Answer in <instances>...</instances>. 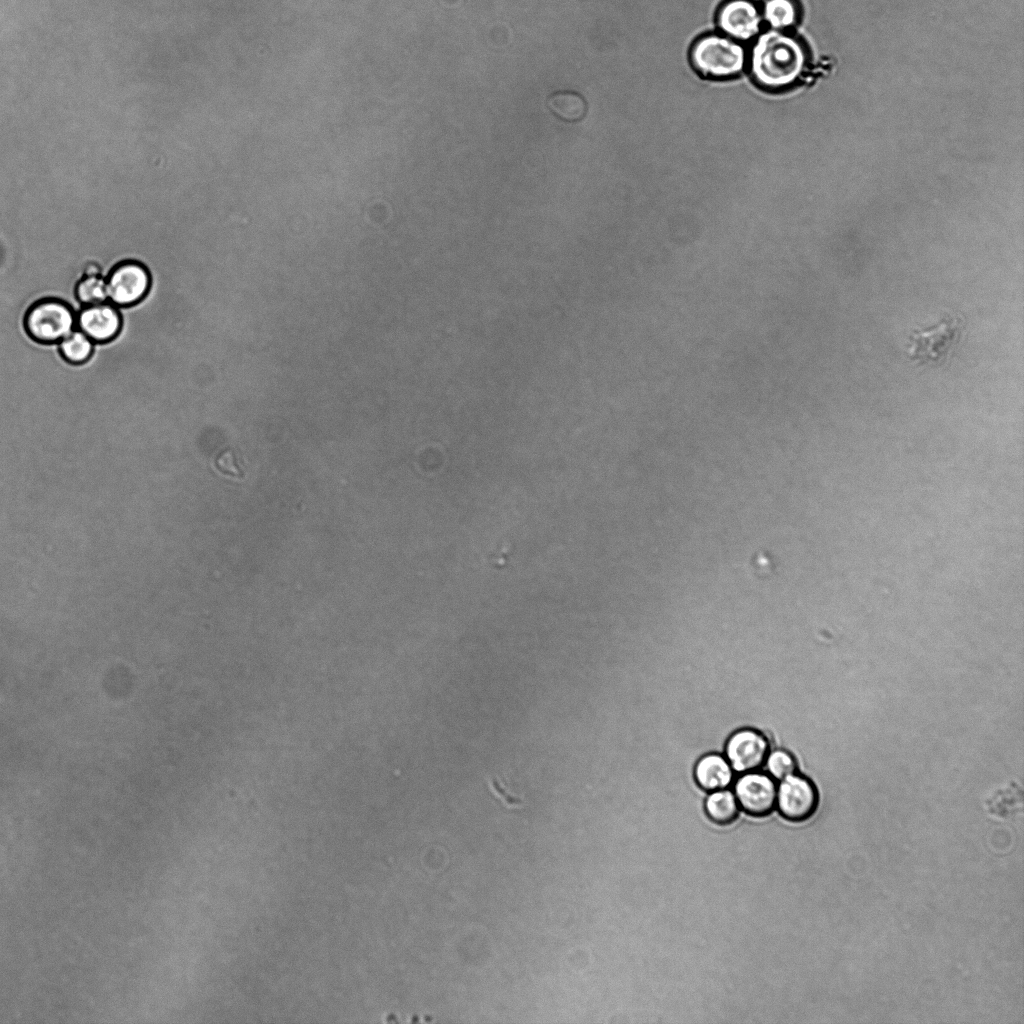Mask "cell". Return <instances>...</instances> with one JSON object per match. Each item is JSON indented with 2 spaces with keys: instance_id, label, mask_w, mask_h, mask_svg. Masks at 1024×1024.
I'll use <instances>...</instances> for the list:
<instances>
[{
  "instance_id": "cell-18",
  "label": "cell",
  "mask_w": 1024,
  "mask_h": 1024,
  "mask_svg": "<svg viewBox=\"0 0 1024 1024\" xmlns=\"http://www.w3.org/2000/svg\"><path fill=\"white\" fill-rule=\"evenodd\" d=\"M489 786H490L491 790L493 791V793H495L497 796H499L506 805H508V806H519V805L523 804V800L522 799H520L519 797L514 796V795L510 794L509 792H507V790L504 788V786L496 778H492L489 781Z\"/></svg>"
},
{
  "instance_id": "cell-15",
  "label": "cell",
  "mask_w": 1024,
  "mask_h": 1024,
  "mask_svg": "<svg viewBox=\"0 0 1024 1024\" xmlns=\"http://www.w3.org/2000/svg\"><path fill=\"white\" fill-rule=\"evenodd\" d=\"M75 296L84 305L108 301L105 278L100 275H85L75 286Z\"/></svg>"
},
{
  "instance_id": "cell-5",
  "label": "cell",
  "mask_w": 1024,
  "mask_h": 1024,
  "mask_svg": "<svg viewBox=\"0 0 1024 1024\" xmlns=\"http://www.w3.org/2000/svg\"><path fill=\"white\" fill-rule=\"evenodd\" d=\"M959 328L958 319L948 315L931 327L914 330L906 343L908 357L922 364L940 361L957 339Z\"/></svg>"
},
{
  "instance_id": "cell-7",
  "label": "cell",
  "mask_w": 1024,
  "mask_h": 1024,
  "mask_svg": "<svg viewBox=\"0 0 1024 1024\" xmlns=\"http://www.w3.org/2000/svg\"><path fill=\"white\" fill-rule=\"evenodd\" d=\"M734 789L739 807L749 815L766 816L776 806L777 786L770 775L746 772L737 779Z\"/></svg>"
},
{
  "instance_id": "cell-11",
  "label": "cell",
  "mask_w": 1024,
  "mask_h": 1024,
  "mask_svg": "<svg viewBox=\"0 0 1024 1024\" xmlns=\"http://www.w3.org/2000/svg\"><path fill=\"white\" fill-rule=\"evenodd\" d=\"M695 779L706 791L727 788L733 780V769L727 759L719 754H708L702 757L695 767Z\"/></svg>"
},
{
  "instance_id": "cell-9",
  "label": "cell",
  "mask_w": 1024,
  "mask_h": 1024,
  "mask_svg": "<svg viewBox=\"0 0 1024 1024\" xmlns=\"http://www.w3.org/2000/svg\"><path fill=\"white\" fill-rule=\"evenodd\" d=\"M76 326L94 343H107L120 333L122 316L110 301L84 305L76 315Z\"/></svg>"
},
{
  "instance_id": "cell-2",
  "label": "cell",
  "mask_w": 1024,
  "mask_h": 1024,
  "mask_svg": "<svg viewBox=\"0 0 1024 1024\" xmlns=\"http://www.w3.org/2000/svg\"><path fill=\"white\" fill-rule=\"evenodd\" d=\"M691 62L702 75L714 79L733 77L746 65L742 45L733 39L710 34L698 39L691 49Z\"/></svg>"
},
{
  "instance_id": "cell-4",
  "label": "cell",
  "mask_w": 1024,
  "mask_h": 1024,
  "mask_svg": "<svg viewBox=\"0 0 1024 1024\" xmlns=\"http://www.w3.org/2000/svg\"><path fill=\"white\" fill-rule=\"evenodd\" d=\"M108 301L117 307H130L142 301L151 287V275L140 261L117 263L105 278Z\"/></svg>"
},
{
  "instance_id": "cell-16",
  "label": "cell",
  "mask_w": 1024,
  "mask_h": 1024,
  "mask_svg": "<svg viewBox=\"0 0 1024 1024\" xmlns=\"http://www.w3.org/2000/svg\"><path fill=\"white\" fill-rule=\"evenodd\" d=\"M550 108L561 118L566 120L581 119L585 113L583 99L571 92H558L549 99Z\"/></svg>"
},
{
  "instance_id": "cell-12",
  "label": "cell",
  "mask_w": 1024,
  "mask_h": 1024,
  "mask_svg": "<svg viewBox=\"0 0 1024 1024\" xmlns=\"http://www.w3.org/2000/svg\"><path fill=\"white\" fill-rule=\"evenodd\" d=\"M739 808L735 794L726 788L712 791L705 801L708 817L720 825L732 823L738 816Z\"/></svg>"
},
{
  "instance_id": "cell-14",
  "label": "cell",
  "mask_w": 1024,
  "mask_h": 1024,
  "mask_svg": "<svg viewBox=\"0 0 1024 1024\" xmlns=\"http://www.w3.org/2000/svg\"><path fill=\"white\" fill-rule=\"evenodd\" d=\"M761 16L771 28L781 31L794 25L798 8L794 0H766Z\"/></svg>"
},
{
  "instance_id": "cell-8",
  "label": "cell",
  "mask_w": 1024,
  "mask_h": 1024,
  "mask_svg": "<svg viewBox=\"0 0 1024 1024\" xmlns=\"http://www.w3.org/2000/svg\"><path fill=\"white\" fill-rule=\"evenodd\" d=\"M761 13L751 0H728L717 14L719 29L729 38L749 41L759 34Z\"/></svg>"
},
{
  "instance_id": "cell-13",
  "label": "cell",
  "mask_w": 1024,
  "mask_h": 1024,
  "mask_svg": "<svg viewBox=\"0 0 1024 1024\" xmlns=\"http://www.w3.org/2000/svg\"><path fill=\"white\" fill-rule=\"evenodd\" d=\"M94 342L81 330L74 329L59 342V352L71 364H83L90 359Z\"/></svg>"
},
{
  "instance_id": "cell-3",
  "label": "cell",
  "mask_w": 1024,
  "mask_h": 1024,
  "mask_svg": "<svg viewBox=\"0 0 1024 1024\" xmlns=\"http://www.w3.org/2000/svg\"><path fill=\"white\" fill-rule=\"evenodd\" d=\"M23 325L33 341L42 344L59 343L75 329L76 314L64 300L47 297L29 306Z\"/></svg>"
},
{
  "instance_id": "cell-1",
  "label": "cell",
  "mask_w": 1024,
  "mask_h": 1024,
  "mask_svg": "<svg viewBox=\"0 0 1024 1024\" xmlns=\"http://www.w3.org/2000/svg\"><path fill=\"white\" fill-rule=\"evenodd\" d=\"M804 65L801 45L780 30L760 34L750 53V71L761 87L776 90L789 86Z\"/></svg>"
},
{
  "instance_id": "cell-17",
  "label": "cell",
  "mask_w": 1024,
  "mask_h": 1024,
  "mask_svg": "<svg viewBox=\"0 0 1024 1024\" xmlns=\"http://www.w3.org/2000/svg\"><path fill=\"white\" fill-rule=\"evenodd\" d=\"M766 770L773 779L782 780L796 771L794 757L784 750H775L765 759Z\"/></svg>"
},
{
  "instance_id": "cell-10",
  "label": "cell",
  "mask_w": 1024,
  "mask_h": 1024,
  "mask_svg": "<svg viewBox=\"0 0 1024 1024\" xmlns=\"http://www.w3.org/2000/svg\"><path fill=\"white\" fill-rule=\"evenodd\" d=\"M768 749L769 744L764 735L752 729H742L729 738L726 757L734 771L746 773L764 764Z\"/></svg>"
},
{
  "instance_id": "cell-6",
  "label": "cell",
  "mask_w": 1024,
  "mask_h": 1024,
  "mask_svg": "<svg viewBox=\"0 0 1024 1024\" xmlns=\"http://www.w3.org/2000/svg\"><path fill=\"white\" fill-rule=\"evenodd\" d=\"M819 796L815 785L806 777L792 774L780 780L776 806L788 821L803 822L817 810Z\"/></svg>"
}]
</instances>
